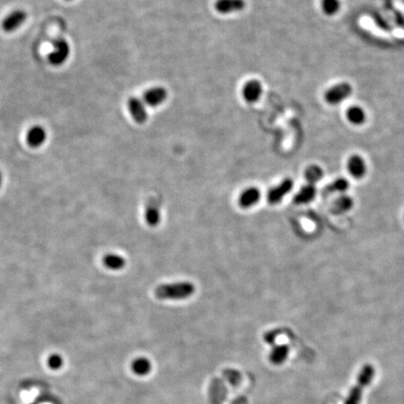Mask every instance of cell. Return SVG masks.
Listing matches in <instances>:
<instances>
[{"mask_svg": "<svg viewBox=\"0 0 404 404\" xmlns=\"http://www.w3.org/2000/svg\"><path fill=\"white\" fill-rule=\"evenodd\" d=\"M195 287L189 282H179L161 285L155 290L156 297L160 300H183L192 296Z\"/></svg>", "mask_w": 404, "mask_h": 404, "instance_id": "6da1fadb", "label": "cell"}, {"mask_svg": "<svg viewBox=\"0 0 404 404\" xmlns=\"http://www.w3.org/2000/svg\"><path fill=\"white\" fill-rule=\"evenodd\" d=\"M375 376V368L371 364H365L359 371L356 384L351 388L344 404H360L364 388L369 386Z\"/></svg>", "mask_w": 404, "mask_h": 404, "instance_id": "7a4b0ae2", "label": "cell"}, {"mask_svg": "<svg viewBox=\"0 0 404 404\" xmlns=\"http://www.w3.org/2000/svg\"><path fill=\"white\" fill-rule=\"evenodd\" d=\"M54 50L49 54L48 60L54 66H60L69 58L70 48L69 43L63 39H56L53 42Z\"/></svg>", "mask_w": 404, "mask_h": 404, "instance_id": "3957f363", "label": "cell"}, {"mask_svg": "<svg viewBox=\"0 0 404 404\" xmlns=\"http://www.w3.org/2000/svg\"><path fill=\"white\" fill-rule=\"evenodd\" d=\"M351 93H352V86L349 83L342 82L329 88L325 94V99L329 104L336 105L345 100L351 95Z\"/></svg>", "mask_w": 404, "mask_h": 404, "instance_id": "277c9868", "label": "cell"}, {"mask_svg": "<svg viewBox=\"0 0 404 404\" xmlns=\"http://www.w3.org/2000/svg\"><path fill=\"white\" fill-rule=\"evenodd\" d=\"M294 183L291 179H285L280 185H277L271 189L267 193V201L271 204L279 203L288 193L292 190Z\"/></svg>", "mask_w": 404, "mask_h": 404, "instance_id": "5b68a950", "label": "cell"}, {"mask_svg": "<svg viewBox=\"0 0 404 404\" xmlns=\"http://www.w3.org/2000/svg\"><path fill=\"white\" fill-rule=\"evenodd\" d=\"M127 107L131 116L136 123H145V121L147 120V110L144 101H142L138 97H130L127 101Z\"/></svg>", "mask_w": 404, "mask_h": 404, "instance_id": "8992f818", "label": "cell"}, {"mask_svg": "<svg viewBox=\"0 0 404 404\" xmlns=\"http://www.w3.org/2000/svg\"><path fill=\"white\" fill-rule=\"evenodd\" d=\"M27 20V14L22 10H16L8 15L2 23V28L6 32H14Z\"/></svg>", "mask_w": 404, "mask_h": 404, "instance_id": "52a82bcc", "label": "cell"}, {"mask_svg": "<svg viewBox=\"0 0 404 404\" xmlns=\"http://www.w3.org/2000/svg\"><path fill=\"white\" fill-rule=\"evenodd\" d=\"M168 97V92L163 87H153L147 90L144 95L145 104L150 107H158L166 101Z\"/></svg>", "mask_w": 404, "mask_h": 404, "instance_id": "ba28073f", "label": "cell"}, {"mask_svg": "<svg viewBox=\"0 0 404 404\" xmlns=\"http://www.w3.org/2000/svg\"><path fill=\"white\" fill-rule=\"evenodd\" d=\"M347 170L350 175L354 178H363L367 172V166L366 162L362 157L358 155L351 156L347 161Z\"/></svg>", "mask_w": 404, "mask_h": 404, "instance_id": "9c48e42d", "label": "cell"}, {"mask_svg": "<svg viewBox=\"0 0 404 404\" xmlns=\"http://www.w3.org/2000/svg\"><path fill=\"white\" fill-rule=\"evenodd\" d=\"M244 0H216L214 8L221 14L238 13L245 8Z\"/></svg>", "mask_w": 404, "mask_h": 404, "instance_id": "30bf717a", "label": "cell"}, {"mask_svg": "<svg viewBox=\"0 0 404 404\" xmlns=\"http://www.w3.org/2000/svg\"><path fill=\"white\" fill-rule=\"evenodd\" d=\"M263 93L262 84L256 80L247 82L242 88V96L248 103L256 102Z\"/></svg>", "mask_w": 404, "mask_h": 404, "instance_id": "8fae6325", "label": "cell"}, {"mask_svg": "<svg viewBox=\"0 0 404 404\" xmlns=\"http://www.w3.org/2000/svg\"><path fill=\"white\" fill-rule=\"evenodd\" d=\"M46 138H47V134H46L45 129L41 125H34L28 131L27 142L29 146H31L33 148H37L44 144V142L46 141Z\"/></svg>", "mask_w": 404, "mask_h": 404, "instance_id": "7c38bea8", "label": "cell"}, {"mask_svg": "<svg viewBox=\"0 0 404 404\" xmlns=\"http://www.w3.org/2000/svg\"><path fill=\"white\" fill-rule=\"evenodd\" d=\"M289 346L287 344L275 345L268 355V360L274 365L285 363L289 356Z\"/></svg>", "mask_w": 404, "mask_h": 404, "instance_id": "4fadbf2b", "label": "cell"}, {"mask_svg": "<svg viewBox=\"0 0 404 404\" xmlns=\"http://www.w3.org/2000/svg\"><path fill=\"white\" fill-rule=\"evenodd\" d=\"M316 187L315 185H308L302 186V189L295 196L294 202L297 204H307L315 199Z\"/></svg>", "mask_w": 404, "mask_h": 404, "instance_id": "5bb4252c", "label": "cell"}, {"mask_svg": "<svg viewBox=\"0 0 404 404\" xmlns=\"http://www.w3.org/2000/svg\"><path fill=\"white\" fill-rule=\"evenodd\" d=\"M152 362L147 357H137L131 363V370L138 376H146L152 371Z\"/></svg>", "mask_w": 404, "mask_h": 404, "instance_id": "9a60e30c", "label": "cell"}, {"mask_svg": "<svg viewBox=\"0 0 404 404\" xmlns=\"http://www.w3.org/2000/svg\"><path fill=\"white\" fill-rule=\"evenodd\" d=\"M259 199H260L259 190L254 187H251L249 189H246L240 195L239 204L242 208H249L251 206L256 204Z\"/></svg>", "mask_w": 404, "mask_h": 404, "instance_id": "2e32d148", "label": "cell"}, {"mask_svg": "<svg viewBox=\"0 0 404 404\" xmlns=\"http://www.w3.org/2000/svg\"><path fill=\"white\" fill-rule=\"evenodd\" d=\"M102 261L105 267L112 271H119L125 265V260L123 259V256L115 253H108L103 257Z\"/></svg>", "mask_w": 404, "mask_h": 404, "instance_id": "e0dca14e", "label": "cell"}, {"mask_svg": "<svg viewBox=\"0 0 404 404\" xmlns=\"http://www.w3.org/2000/svg\"><path fill=\"white\" fill-rule=\"evenodd\" d=\"M354 206V199L347 195H342L336 199L333 204V210L337 213H344L349 212Z\"/></svg>", "mask_w": 404, "mask_h": 404, "instance_id": "ac0fdd59", "label": "cell"}, {"mask_svg": "<svg viewBox=\"0 0 404 404\" xmlns=\"http://www.w3.org/2000/svg\"><path fill=\"white\" fill-rule=\"evenodd\" d=\"M346 116L350 123L356 124V125L362 124L366 121L365 110L361 107H358V106H354V107L349 108L347 110Z\"/></svg>", "mask_w": 404, "mask_h": 404, "instance_id": "d6986e66", "label": "cell"}, {"mask_svg": "<svg viewBox=\"0 0 404 404\" xmlns=\"http://www.w3.org/2000/svg\"><path fill=\"white\" fill-rule=\"evenodd\" d=\"M304 175H305V178L308 182V184L315 185L323 178L324 172L319 166L312 165V166H309L308 168L306 169Z\"/></svg>", "mask_w": 404, "mask_h": 404, "instance_id": "ffe728a7", "label": "cell"}, {"mask_svg": "<svg viewBox=\"0 0 404 404\" xmlns=\"http://www.w3.org/2000/svg\"><path fill=\"white\" fill-rule=\"evenodd\" d=\"M145 219L150 226H157L160 222V212L157 206H148L145 212Z\"/></svg>", "mask_w": 404, "mask_h": 404, "instance_id": "44dd1931", "label": "cell"}, {"mask_svg": "<svg viewBox=\"0 0 404 404\" xmlns=\"http://www.w3.org/2000/svg\"><path fill=\"white\" fill-rule=\"evenodd\" d=\"M349 182L347 181V179L338 178L336 179L335 181H333L329 185V191H331V192L343 194V193L346 192L349 189Z\"/></svg>", "mask_w": 404, "mask_h": 404, "instance_id": "7402d4cb", "label": "cell"}, {"mask_svg": "<svg viewBox=\"0 0 404 404\" xmlns=\"http://www.w3.org/2000/svg\"><path fill=\"white\" fill-rule=\"evenodd\" d=\"M323 12L328 15H334L340 11L341 3L339 0H322Z\"/></svg>", "mask_w": 404, "mask_h": 404, "instance_id": "603a6c76", "label": "cell"}, {"mask_svg": "<svg viewBox=\"0 0 404 404\" xmlns=\"http://www.w3.org/2000/svg\"><path fill=\"white\" fill-rule=\"evenodd\" d=\"M47 364H48L50 369L54 370H59L63 365V358L60 355H57V354L51 355L49 356Z\"/></svg>", "mask_w": 404, "mask_h": 404, "instance_id": "cb8c5ba5", "label": "cell"}, {"mask_svg": "<svg viewBox=\"0 0 404 404\" xmlns=\"http://www.w3.org/2000/svg\"><path fill=\"white\" fill-rule=\"evenodd\" d=\"M231 404H248V397L244 395H240L234 398Z\"/></svg>", "mask_w": 404, "mask_h": 404, "instance_id": "d4e9b609", "label": "cell"}, {"mask_svg": "<svg viewBox=\"0 0 404 404\" xmlns=\"http://www.w3.org/2000/svg\"><path fill=\"white\" fill-rule=\"evenodd\" d=\"M1 185H2V174L0 172V187H1Z\"/></svg>", "mask_w": 404, "mask_h": 404, "instance_id": "484cf974", "label": "cell"}]
</instances>
